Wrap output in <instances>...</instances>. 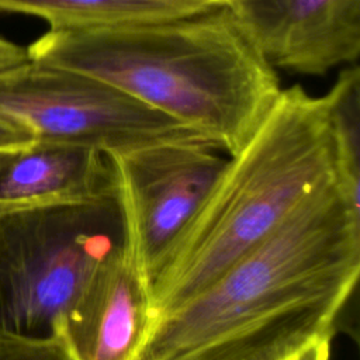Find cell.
Listing matches in <instances>:
<instances>
[{
  "instance_id": "cell-12",
  "label": "cell",
  "mask_w": 360,
  "mask_h": 360,
  "mask_svg": "<svg viewBox=\"0 0 360 360\" xmlns=\"http://www.w3.org/2000/svg\"><path fill=\"white\" fill-rule=\"evenodd\" d=\"M0 360H73L56 338H28L0 330Z\"/></svg>"
},
{
  "instance_id": "cell-3",
  "label": "cell",
  "mask_w": 360,
  "mask_h": 360,
  "mask_svg": "<svg viewBox=\"0 0 360 360\" xmlns=\"http://www.w3.org/2000/svg\"><path fill=\"white\" fill-rule=\"evenodd\" d=\"M347 174L326 96L281 89L149 281L153 319L208 287L267 238L314 190Z\"/></svg>"
},
{
  "instance_id": "cell-13",
  "label": "cell",
  "mask_w": 360,
  "mask_h": 360,
  "mask_svg": "<svg viewBox=\"0 0 360 360\" xmlns=\"http://www.w3.org/2000/svg\"><path fill=\"white\" fill-rule=\"evenodd\" d=\"M34 142H37V138L27 125L0 114V150L24 148Z\"/></svg>"
},
{
  "instance_id": "cell-2",
  "label": "cell",
  "mask_w": 360,
  "mask_h": 360,
  "mask_svg": "<svg viewBox=\"0 0 360 360\" xmlns=\"http://www.w3.org/2000/svg\"><path fill=\"white\" fill-rule=\"evenodd\" d=\"M27 55L105 80L229 156L281 90L276 69L228 4L166 20L49 27Z\"/></svg>"
},
{
  "instance_id": "cell-5",
  "label": "cell",
  "mask_w": 360,
  "mask_h": 360,
  "mask_svg": "<svg viewBox=\"0 0 360 360\" xmlns=\"http://www.w3.org/2000/svg\"><path fill=\"white\" fill-rule=\"evenodd\" d=\"M0 114L27 125L37 141L105 155L167 141L210 142L105 80L31 59L0 69Z\"/></svg>"
},
{
  "instance_id": "cell-9",
  "label": "cell",
  "mask_w": 360,
  "mask_h": 360,
  "mask_svg": "<svg viewBox=\"0 0 360 360\" xmlns=\"http://www.w3.org/2000/svg\"><path fill=\"white\" fill-rule=\"evenodd\" d=\"M115 193L110 159L97 149L37 141L0 150V217L34 205L96 200Z\"/></svg>"
},
{
  "instance_id": "cell-15",
  "label": "cell",
  "mask_w": 360,
  "mask_h": 360,
  "mask_svg": "<svg viewBox=\"0 0 360 360\" xmlns=\"http://www.w3.org/2000/svg\"><path fill=\"white\" fill-rule=\"evenodd\" d=\"M330 339L332 338H323L312 345H309L307 349H304L301 353L294 356L290 360H329L330 359Z\"/></svg>"
},
{
  "instance_id": "cell-10",
  "label": "cell",
  "mask_w": 360,
  "mask_h": 360,
  "mask_svg": "<svg viewBox=\"0 0 360 360\" xmlns=\"http://www.w3.org/2000/svg\"><path fill=\"white\" fill-rule=\"evenodd\" d=\"M224 0H0V11L45 20L49 27H103L201 13Z\"/></svg>"
},
{
  "instance_id": "cell-1",
  "label": "cell",
  "mask_w": 360,
  "mask_h": 360,
  "mask_svg": "<svg viewBox=\"0 0 360 360\" xmlns=\"http://www.w3.org/2000/svg\"><path fill=\"white\" fill-rule=\"evenodd\" d=\"M359 274V195L332 180L208 287L156 318L141 360H290L332 338Z\"/></svg>"
},
{
  "instance_id": "cell-14",
  "label": "cell",
  "mask_w": 360,
  "mask_h": 360,
  "mask_svg": "<svg viewBox=\"0 0 360 360\" xmlns=\"http://www.w3.org/2000/svg\"><path fill=\"white\" fill-rule=\"evenodd\" d=\"M27 59V48L0 37V69L22 63Z\"/></svg>"
},
{
  "instance_id": "cell-7",
  "label": "cell",
  "mask_w": 360,
  "mask_h": 360,
  "mask_svg": "<svg viewBox=\"0 0 360 360\" xmlns=\"http://www.w3.org/2000/svg\"><path fill=\"white\" fill-rule=\"evenodd\" d=\"M273 69L322 76L360 55V0H229Z\"/></svg>"
},
{
  "instance_id": "cell-4",
  "label": "cell",
  "mask_w": 360,
  "mask_h": 360,
  "mask_svg": "<svg viewBox=\"0 0 360 360\" xmlns=\"http://www.w3.org/2000/svg\"><path fill=\"white\" fill-rule=\"evenodd\" d=\"M128 243L118 194L0 217V330L52 338L103 262Z\"/></svg>"
},
{
  "instance_id": "cell-11",
  "label": "cell",
  "mask_w": 360,
  "mask_h": 360,
  "mask_svg": "<svg viewBox=\"0 0 360 360\" xmlns=\"http://www.w3.org/2000/svg\"><path fill=\"white\" fill-rule=\"evenodd\" d=\"M335 132L338 135L346 170L359 184V141H360V70L349 65L340 69L339 76L325 94Z\"/></svg>"
},
{
  "instance_id": "cell-6",
  "label": "cell",
  "mask_w": 360,
  "mask_h": 360,
  "mask_svg": "<svg viewBox=\"0 0 360 360\" xmlns=\"http://www.w3.org/2000/svg\"><path fill=\"white\" fill-rule=\"evenodd\" d=\"M217 150L205 141H167L107 155L128 248L148 285L225 167Z\"/></svg>"
},
{
  "instance_id": "cell-8",
  "label": "cell",
  "mask_w": 360,
  "mask_h": 360,
  "mask_svg": "<svg viewBox=\"0 0 360 360\" xmlns=\"http://www.w3.org/2000/svg\"><path fill=\"white\" fill-rule=\"evenodd\" d=\"M153 322L148 281L127 243L87 281L55 336L73 360H141Z\"/></svg>"
}]
</instances>
